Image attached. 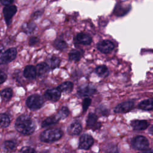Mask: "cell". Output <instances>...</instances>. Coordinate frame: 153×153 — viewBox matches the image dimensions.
I'll use <instances>...</instances> for the list:
<instances>
[{
  "label": "cell",
  "mask_w": 153,
  "mask_h": 153,
  "mask_svg": "<svg viewBox=\"0 0 153 153\" xmlns=\"http://www.w3.org/2000/svg\"><path fill=\"white\" fill-rule=\"evenodd\" d=\"M148 132L149 133V134L153 135V125H152V126L149 127V130H148Z\"/></svg>",
  "instance_id": "37"
},
{
  "label": "cell",
  "mask_w": 153,
  "mask_h": 153,
  "mask_svg": "<svg viewBox=\"0 0 153 153\" xmlns=\"http://www.w3.org/2000/svg\"><path fill=\"white\" fill-rule=\"evenodd\" d=\"M39 42V38L36 36H31L28 41V44L29 46H35Z\"/></svg>",
  "instance_id": "32"
},
{
  "label": "cell",
  "mask_w": 153,
  "mask_h": 153,
  "mask_svg": "<svg viewBox=\"0 0 153 153\" xmlns=\"http://www.w3.org/2000/svg\"><path fill=\"white\" fill-rule=\"evenodd\" d=\"M82 126L81 123L78 121H75L72 123L69 127H68V133L69 134L74 136V135H78L82 131Z\"/></svg>",
  "instance_id": "15"
},
{
  "label": "cell",
  "mask_w": 153,
  "mask_h": 153,
  "mask_svg": "<svg viewBox=\"0 0 153 153\" xmlns=\"http://www.w3.org/2000/svg\"><path fill=\"white\" fill-rule=\"evenodd\" d=\"M130 8L127 9V7L126 8V7H123L122 5H117L115 9H114V14L116 15V16H124L125 15L126 13H128V10H129Z\"/></svg>",
  "instance_id": "30"
},
{
  "label": "cell",
  "mask_w": 153,
  "mask_h": 153,
  "mask_svg": "<svg viewBox=\"0 0 153 153\" xmlns=\"http://www.w3.org/2000/svg\"><path fill=\"white\" fill-rule=\"evenodd\" d=\"M36 69L37 75L38 76H42L49 72L50 68L47 63L41 62L36 65Z\"/></svg>",
  "instance_id": "17"
},
{
  "label": "cell",
  "mask_w": 153,
  "mask_h": 153,
  "mask_svg": "<svg viewBox=\"0 0 153 153\" xmlns=\"http://www.w3.org/2000/svg\"><path fill=\"white\" fill-rule=\"evenodd\" d=\"M91 103V99L87 97L84 99V100L82 102V111H83V112H85L87 110V109L90 106Z\"/></svg>",
  "instance_id": "31"
},
{
  "label": "cell",
  "mask_w": 153,
  "mask_h": 153,
  "mask_svg": "<svg viewBox=\"0 0 153 153\" xmlns=\"http://www.w3.org/2000/svg\"><path fill=\"white\" fill-rule=\"evenodd\" d=\"M54 47L60 51H63L68 47V44L65 41L62 39H57L53 44Z\"/></svg>",
  "instance_id": "29"
},
{
  "label": "cell",
  "mask_w": 153,
  "mask_h": 153,
  "mask_svg": "<svg viewBox=\"0 0 153 153\" xmlns=\"http://www.w3.org/2000/svg\"><path fill=\"white\" fill-rule=\"evenodd\" d=\"M7 75L0 69V84L4 83L7 79Z\"/></svg>",
  "instance_id": "34"
},
{
  "label": "cell",
  "mask_w": 153,
  "mask_h": 153,
  "mask_svg": "<svg viewBox=\"0 0 153 153\" xmlns=\"http://www.w3.org/2000/svg\"><path fill=\"white\" fill-rule=\"evenodd\" d=\"M59 121V119L56 115H52L47 117L42 122L41 127L42 128H45L48 126L57 124Z\"/></svg>",
  "instance_id": "20"
},
{
  "label": "cell",
  "mask_w": 153,
  "mask_h": 153,
  "mask_svg": "<svg viewBox=\"0 0 153 153\" xmlns=\"http://www.w3.org/2000/svg\"><path fill=\"white\" fill-rule=\"evenodd\" d=\"M131 147L136 150L143 151L149 147V140L148 139L143 136L138 135L134 137L131 142Z\"/></svg>",
  "instance_id": "5"
},
{
  "label": "cell",
  "mask_w": 153,
  "mask_h": 153,
  "mask_svg": "<svg viewBox=\"0 0 153 153\" xmlns=\"http://www.w3.org/2000/svg\"><path fill=\"white\" fill-rule=\"evenodd\" d=\"M14 2V0H0V2L4 6L11 5Z\"/></svg>",
  "instance_id": "36"
},
{
  "label": "cell",
  "mask_w": 153,
  "mask_h": 153,
  "mask_svg": "<svg viewBox=\"0 0 153 153\" xmlns=\"http://www.w3.org/2000/svg\"><path fill=\"white\" fill-rule=\"evenodd\" d=\"M143 152H153V149H146V150L143 151Z\"/></svg>",
  "instance_id": "38"
},
{
  "label": "cell",
  "mask_w": 153,
  "mask_h": 153,
  "mask_svg": "<svg viewBox=\"0 0 153 153\" xmlns=\"http://www.w3.org/2000/svg\"><path fill=\"white\" fill-rule=\"evenodd\" d=\"M134 106L133 100H126L117 105L114 108V112L116 114L126 113L131 111Z\"/></svg>",
  "instance_id": "8"
},
{
  "label": "cell",
  "mask_w": 153,
  "mask_h": 153,
  "mask_svg": "<svg viewBox=\"0 0 153 153\" xmlns=\"http://www.w3.org/2000/svg\"><path fill=\"white\" fill-rule=\"evenodd\" d=\"M97 116L94 113H90L87 120V127L93 130L97 129L100 126V124L97 122Z\"/></svg>",
  "instance_id": "12"
},
{
  "label": "cell",
  "mask_w": 153,
  "mask_h": 153,
  "mask_svg": "<svg viewBox=\"0 0 153 153\" xmlns=\"http://www.w3.org/2000/svg\"><path fill=\"white\" fill-rule=\"evenodd\" d=\"M23 76L28 79H34L37 76L36 67L33 65L26 66L23 71Z\"/></svg>",
  "instance_id": "16"
},
{
  "label": "cell",
  "mask_w": 153,
  "mask_h": 153,
  "mask_svg": "<svg viewBox=\"0 0 153 153\" xmlns=\"http://www.w3.org/2000/svg\"><path fill=\"white\" fill-rule=\"evenodd\" d=\"M96 92V88L92 85H87L81 86L78 88L77 94L80 97L90 96L94 94Z\"/></svg>",
  "instance_id": "11"
},
{
  "label": "cell",
  "mask_w": 153,
  "mask_h": 153,
  "mask_svg": "<svg viewBox=\"0 0 153 153\" xmlns=\"http://www.w3.org/2000/svg\"><path fill=\"white\" fill-rule=\"evenodd\" d=\"M14 125L15 128L19 133L26 136L33 133L36 128L33 120L30 116L25 114L18 117Z\"/></svg>",
  "instance_id": "1"
},
{
  "label": "cell",
  "mask_w": 153,
  "mask_h": 153,
  "mask_svg": "<svg viewBox=\"0 0 153 153\" xmlns=\"http://www.w3.org/2000/svg\"><path fill=\"white\" fill-rule=\"evenodd\" d=\"M26 104L27 108H29L30 109L33 111L38 110L44 106V99L39 94H32L27 98Z\"/></svg>",
  "instance_id": "4"
},
{
  "label": "cell",
  "mask_w": 153,
  "mask_h": 153,
  "mask_svg": "<svg viewBox=\"0 0 153 153\" xmlns=\"http://www.w3.org/2000/svg\"><path fill=\"white\" fill-rule=\"evenodd\" d=\"M17 10V9L16 6L14 5L5 6V7L3 8V14L7 26H9L11 24L12 18L16 14Z\"/></svg>",
  "instance_id": "7"
},
{
  "label": "cell",
  "mask_w": 153,
  "mask_h": 153,
  "mask_svg": "<svg viewBox=\"0 0 153 153\" xmlns=\"http://www.w3.org/2000/svg\"><path fill=\"white\" fill-rule=\"evenodd\" d=\"M94 144L93 137L87 133L83 134L81 136L79 140L78 149L88 150Z\"/></svg>",
  "instance_id": "6"
},
{
  "label": "cell",
  "mask_w": 153,
  "mask_h": 153,
  "mask_svg": "<svg viewBox=\"0 0 153 153\" xmlns=\"http://www.w3.org/2000/svg\"><path fill=\"white\" fill-rule=\"evenodd\" d=\"M47 63L50 69H54L59 68V66H60V59L58 57L53 56L48 59Z\"/></svg>",
  "instance_id": "22"
},
{
  "label": "cell",
  "mask_w": 153,
  "mask_h": 153,
  "mask_svg": "<svg viewBox=\"0 0 153 153\" xmlns=\"http://www.w3.org/2000/svg\"><path fill=\"white\" fill-rule=\"evenodd\" d=\"M13 95V90L11 88L7 87L2 90L0 92V96L2 100L4 102H8Z\"/></svg>",
  "instance_id": "21"
},
{
  "label": "cell",
  "mask_w": 153,
  "mask_h": 153,
  "mask_svg": "<svg viewBox=\"0 0 153 153\" xmlns=\"http://www.w3.org/2000/svg\"><path fill=\"white\" fill-rule=\"evenodd\" d=\"M138 108L143 111L153 110V98H149L142 100L139 103Z\"/></svg>",
  "instance_id": "18"
},
{
  "label": "cell",
  "mask_w": 153,
  "mask_h": 153,
  "mask_svg": "<svg viewBox=\"0 0 153 153\" xmlns=\"http://www.w3.org/2000/svg\"><path fill=\"white\" fill-rule=\"evenodd\" d=\"M114 44L109 40H103L97 44V48L101 53L106 54L111 53L114 48Z\"/></svg>",
  "instance_id": "9"
},
{
  "label": "cell",
  "mask_w": 153,
  "mask_h": 153,
  "mask_svg": "<svg viewBox=\"0 0 153 153\" xmlns=\"http://www.w3.org/2000/svg\"><path fill=\"white\" fill-rule=\"evenodd\" d=\"M36 28V25L33 22L25 23L22 25V29L23 31L27 35L32 33Z\"/></svg>",
  "instance_id": "23"
},
{
  "label": "cell",
  "mask_w": 153,
  "mask_h": 153,
  "mask_svg": "<svg viewBox=\"0 0 153 153\" xmlns=\"http://www.w3.org/2000/svg\"><path fill=\"white\" fill-rule=\"evenodd\" d=\"M69 114V109L66 106H63L59 110V111L57 112L56 115L57 117L59 120H61L68 117Z\"/></svg>",
  "instance_id": "27"
},
{
  "label": "cell",
  "mask_w": 153,
  "mask_h": 153,
  "mask_svg": "<svg viewBox=\"0 0 153 153\" xmlns=\"http://www.w3.org/2000/svg\"><path fill=\"white\" fill-rule=\"evenodd\" d=\"M75 41L83 45H90L92 42V38L87 33L80 32L75 37Z\"/></svg>",
  "instance_id": "14"
},
{
  "label": "cell",
  "mask_w": 153,
  "mask_h": 153,
  "mask_svg": "<svg viewBox=\"0 0 153 153\" xmlns=\"http://www.w3.org/2000/svg\"><path fill=\"white\" fill-rule=\"evenodd\" d=\"M17 51L15 47L5 50L3 45H0V65H5L13 61L17 56Z\"/></svg>",
  "instance_id": "3"
},
{
  "label": "cell",
  "mask_w": 153,
  "mask_h": 153,
  "mask_svg": "<svg viewBox=\"0 0 153 153\" xmlns=\"http://www.w3.org/2000/svg\"><path fill=\"white\" fill-rule=\"evenodd\" d=\"M17 146V143L13 140H5L3 143L4 149L7 151H11L15 149Z\"/></svg>",
  "instance_id": "28"
},
{
  "label": "cell",
  "mask_w": 153,
  "mask_h": 153,
  "mask_svg": "<svg viewBox=\"0 0 153 153\" xmlns=\"http://www.w3.org/2000/svg\"><path fill=\"white\" fill-rule=\"evenodd\" d=\"M61 93H71L74 88V84L71 81H65L62 82L57 87Z\"/></svg>",
  "instance_id": "19"
},
{
  "label": "cell",
  "mask_w": 153,
  "mask_h": 153,
  "mask_svg": "<svg viewBox=\"0 0 153 153\" xmlns=\"http://www.w3.org/2000/svg\"><path fill=\"white\" fill-rule=\"evenodd\" d=\"M44 97L51 102H57L61 97V92L60 90L56 88H51L47 90L44 93Z\"/></svg>",
  "instance_id": "10"
},
{
  "label": "cell",
  "mask_w": 153,
  "mask_h": 153,
  "mask_svg": "<svg viewBox=\"0 0 153 153\" xmlns=\"http://www.w3.org/2000/svg\"><path fill=\"white\" fill-rule=\"evenodd\" d=\"M10 118L9 116L4 113L0 114V126L2 128H6L10 124Z\"/></svg>",
  "instance_id": "26"
},
{
  "label": "cell",
  "mask_w": 153,
  "mask_h": 153,
  "mask_svg": "<svg viewBox=\"0 0 153 153\" xmlns=\"http://www.w3.org/2000/svg\"><path fill=\"white\" fill-rule=\"evenodd\" d=\"M63 135V131L57 128L44 130L39 135V139L44 143H53L60 140Z\"/></svg>",
  "instance_id": "2"
},
{
  "label": "cell",
  "mask_w": 153,
  "mask_h": 153,
  "mask_svg": "<svg viewBox=\"0 0 153 153\" xmlns=\"http://www.w3.org/2000/svg\"><path fill=\"white\" fill-rule=\"evenodd\" d=\"M95 73L99 77H106L109 75V70L105 65H100L96 68Z\"/></svg>",
  "instance_id": "24"
},
{
  "label": "cell",
  "mask_w": 153,
  "mask_h": 153,
  "mask_svg": "<svg viewBox=\"0 0 153 153\" xmlns=\"http://www.w3.org/2000/svg\"><path fill=\"white\" fill-rule=\"evenodd\" d=\"M42 11L41 10H38L35 12H34L32 15V18L34 20H36L37 19H38L39 17H40L42 16Z\"/></svg>",
  "instance_id": "35"
},
{
  "label": "cell",
  "mask_w": 153,
  "mask_h": 153,
  "mask_svg": "<svg viewBox=\"0 0 153 153\" xmlns=\"http://www.w3.org/2000/svg\"><path fill=\"white\" fill-rule=\"evenodd\" d=\"M130 125L135 130H144L149 126V123L145 120H134L131 121Z\"/></svg>",
  "instance_id": "13"
},
{
  "label": "cell",
  "mask_w": 153,
  "mask_h": 153,
  "mask_svg": "<svg viewBox=\"0 0 153 153\" xmlns=\"http://www.w3.org/2000/svg\"><path fill=\"white\" fill-rule=\"evenodd\" d=\"M20 152H23V153H33V152H36V150L30 147V146H23L22 147L20 151Z\"/></svg>",
  "instance_id": "33"
},
{
  "label": "cell",
  "mask_w": 153,
  "mask_h": 153,
  "mask_svg": "<svg viewBox=\"0 0 153 153\" xmlns=\"http://www.w3.org/2000/svg\"><path fill=\"white\" fill-rule=\"evenodd\" d=\"M82 56V53L79 50H72L69 53V59L71 61L76 62L80 60Z\"/></svg>",
  "instance_id": "25"
}]
</instances>
